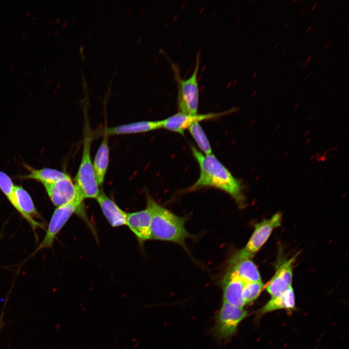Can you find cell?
<instances>
[{
	"instance_id": "6da1fadb",
	"label": "cell",
	"mask_w": 349,
	"mask_h": 349,
	"mask_svg": "<svg viewBox=\"0 0 349 349\" xmlns=\"http://www.w3.org/2000/svg\"><path fill=\"white\" fill-rule=\"evenodd\" d=\"M191 149L199 164L200 173L197 180L188 190L204 187L215 188L229 194L240 207L243 206L245 198L240 181L214 154L204 155L193 146H191Z\"/></svg>"
},
{
	"instance_id": "7a4b0ae2",
	"label": "cell",
	"mask_w": 349,
	"mask_h": 349,
	"mask_svg": "<svg viewBox=\"0 0 349 349\" xmlns=\"http://www.w3.org/2000/svg\"><path fill=\"white\" fill-rule=\"evenodd\" d=\"M147 205L151 211V239L173 242L186 248L190 235L185 227L186 218L178 216L157 203L149 195Z\"/></svg>"
},
{
	"instance_id": "3957f363",
	"label": "cell",
	"mask_w": 349,
	"mask_h": 349,
	"mask_svg": "<svg viewBox=\"0 0 349 349\" xmlns=\"http://www.w3.org/2000/svg\"><path fill=\"white\" fill-rule=\"evenodd\" d=\"M81 162L75 177V185L85 198H95L100 193L91 157L93 135L89 125L85 127Z\"/></svg>"
},
{
	"instance_id": "277c9868",
	"label": "cell",
	"mask_w": 349,
	"mask_h": 349,
	"mask_svg": "<svg viewBox=\"0 0 349 349\" xmlns=\"http://www.w3.org/2000/svg\"><path fill=\"white\" fill-rule=\"evenodd\" d=\"M200 64V55H197L196 63L191 75L187 79H182L175 65H173L175 81L177 84V102L179 111L183 113L198 114L199 89L198 73Z\"/></svg>"
},
{
	"instance_id": "5b68a950",
	"label": "cell",
	"mask_w": 349,
	"mask_h": 349,
	"mask_svg": "<svg viewBox=\"0 0 349 349\" xmlns=\"http://www.w3.org/2000/svg\"><path fill=\"white\" fill-rule=\"evenodd\" d=\"M282 220V214L277 213L270 219L255 224L254 232L248 243L231 257L228 262V267L241 260L252 258L267 241L273 229L281 225Z\"/></svg>"
},
{
	"instance_id": "8992f818",
	"label": "cell",
	"mask_w": 349,
	"mask_h": 349,
	"mask_svg": "<svg viewBox=\"0 0 349 349\" xmlns=\"http://www.w3.org/2000/svg\"><path fill=\"white\" fill-rule=\"evenodd\" d=\"M84 199L82 193L77 188L76 196L72 201L56 208L50 220L46 235L32 255L41 249L52 247L56 235L72 214L80 207Z\"/></svg>"
},
{
	"instance_id": "52a82bcc",
	"label": "cell",
	"mask_w": 349,
	"mask_h": 349,
	"mask_svg": "<svg viewBox=\"0 0 349 349\" xmlns=\"http://www.w3.org/2000/svg\"><path fill=\"white\" fill-rule=\"evenodd\" d=\"M247 316L243 308L236 307L223 301L216 316L213 331L221 339H227L236 333L239 323Z\"/></svg>"
},
{
	"instance_id": "ba28073f",
	"label": "cell",
	"mask_w": 349,
	"mask_h": 349,
	"mask_svg": "<svg viewBox=\"0 0 349 349\" xmlns=\"http://www.w3.org/2000/svg\"><path fill=\"white\" fill-rule=\"evenodd\" d=\"M8 200L33 229L35 230L37 227L44 228L43 224L38 222L33 219L34 217H41L31 196L23 188L19 186H15L13 193Z\"/></svg>"
},
{
	"instance_id": "9c48e42d",
	"label": "cell",
	"mask_w": 349,
	"mask_h": 349,
	"mask_svg": "<svg viewBox=\"0 0 349 349\" xmlns=\"http://www.w3.org/2000/svg\"><path fill=\"white\" fill-rule=\"evenodd\" d=\"M235 109L218 113L197 114L190 115L178 112L162 120V127L170 131L184 135L186 129L195 122L218 118L222 115L232 112Z\"/></svg>"
},
{
	"instance_id": "30bf717a",
	"label": "cell",
	"mask_w": 349,
	"mask_h": 349,
	"mask_svg": "<svg viewBox=\"0 0 349 349\" xmlns=\"http://www.w3.org/2000/svg\"><path fill=\"white\" fill-rule=\"evenodd\" d=\"M43 185L51 201L57 207L72 201L77 191V187L69 175L54 183Z\"/></svg>"
},
{
	"instance_id": "8fae6325",
	"label": "cell",
	"mask_w": 349,
	"mask_h": 349,
	"mask_svg": "<svg viewBox=\"0 0 349 349\" xmlns=\"http://www.w3.org/2000/svg\"><path fill=\"white\" fill-rule=\"evenodd\" d=\"M151 211L148 206L144 209L127 213L126 225L142 243L151 239Z\"/></svg>"
},
{
	"instance_id": "7c38bea8",
	"label": "cell",
	"mask_w": 349,
	"mask_h": 349,
	"mask_svg": "<svg viewBox=\"0 0 349 349\" xmlns=\"http://www.w3.org/2000/svg\"><path fill=\"white\" fill-rule=\"evenodd\" d=\"M245 283L238 277L226 273L221 282L223 301L243 308L245 304L242 299V291Z\"/></svg>"
},
{
	"instance_id": "4fadbf2b",
	"label": "cell",
	"mask_w": 349,
	"mask_h": 349,
	"mask_svg": "<svg viewBox=\"0 0 349 349\" xmlns=\"http://www.w3.org/2000/svg\"><path fill=\"white\" fill-rule=\"evenodd\" d=\"M96 200L104 216L113 227L126 225L127 213L110 198L103 191H100Z\"/></svg>"
},
{
	"instance_id": "5bb4252c",
	"label": "cell",
	"mask_w": 349,
	"mask_h": 349,
	"mask_svg": "<svg viewBox=\"0 0 349 349\" xmlns=\"http://www.w3.org/2000/svg\"><path fill=\"white\" fill-rule=\"evenodd\" d=\"M162 127V120L142 121L104 129L103 134L108 136L146 132Z\"/></svg>"
},
{
	"instance_id": "9a60e30c",
	"label": "cell",
	"mask_w": 349,
	"mask_h": 349,
	"mask_svg": "<svg viewBox=\"0 0 349 349\" xmlns=\"http://www.w3.org/2000/svg\"><path fill=\"white\" fill-rule=\"evenodd\" d=\"M109 136L103 134V138L95 154L93 163L96 180L99 186L104 182L109 162Z\"/></svg>"
},
{
	"instance_id": "2e32d148",
	"label": "cell",
	"mask_w": 349,
	"mask_h": 349,
	"mask_svg": "<svg viewBox=\"0 0 349 349\" xmlns=\"http://www.w3.org/2000/svg\"><path fill=\"white\" fill-rule=\"evenodd\" d=\"M226 273L236 276L246 283L261 281L257 267L250 259L241 260L228 267Z\"/></svg>"
},
{
	"instance_id": "e0dca14e",
	"label": "cell",
	"mask_w": 349,
	"mask_h": 349,
	"mask_svg": "<svg viewBox=\"0 0 349 349\" xmlns=\"http://www.w3.org/2000/svg\"><path fill=\"white\" fill-rule=\"evenodd\" d=\"M295 307V294L292 286L283 294L270 300L261 309V312L265 314L279 309H294Z\"/></svg>"
},
{
	"instance_id": "ac0fdd59",
	"label": "cell",
	"mask_w": 349,
	"mask_h": 349,
	"mask_svg": "<svg viewBox=\"0 0 349 349\" xmlns=\"http://www.w3.org/2000/svg\"><path fill=\"white\" fill-rule=\"evenodd\" d=\"M30 173L21 176L24 179H32L41 182L43 185L54 183L62 178L69 176L63 172L49 168L36 169L27 165Z\"/></svg>"
},
{
	"instance_id": "d6986e66",
	"label": "cell",
	"mask_w": 349,
	"mask_h": 349,
	"mask_svg": "<svg viewBox=\"0 0 349 349\" xmlns=\"http://www.w3.org/2000/svg\"><path fill=\"white\" fill-rule=\"evenodd\" d=\"M188 129L204 154L206 155L212 154V148L210 143L199 122L193 123Z\"/></svg>"
},
{
	"instance_id": "ffe728a7",
	"label": "cell",
	"mask_w": 349,
	"mask_h": 349,
	"mask_svg": "<svg viewBox=\"0 0 349 349\" xmlns=\"http://www.w3.org/2000/svg\"><path fill=\"white\" fill-rule=\"evenodd\" d=\"M264 288V285L262 281L246 283L242 291V299L245 305L255 300Z\"/></svg>"
},
{
	"instance_id": "44dd1931",
	"label": "cell",
	"mask_w": 349,
	"mask_h": 349,
	"mask_svg": "<svg viewBox=\"0 0 349 349\" xmlns=\"http://www.w3.org/2000/svg\"><path fill=\"white\" fill-rule=\"evenodd\" d=\"M14 185L9 176L0 171V190L9 199L13 191Z\"/></svg>"
},
{
	"instance_id": "7402d4cb",
	"label": "cell",
	"mask_w": 349,
	"mask_h": 349,
	"mask_svg": "<svg viewBox=\"0 0 349 349\" xmlns=\"http://www.w3.org/2000/svg\"><path fill=\"white\" fill-rule=\"evenodd\" d=\"M4 308L5 306L3 307V309L2 310L0 315V331L5 325V323L3 320L4 316Z\"/></svg>"
},
{
	"instance_id": "603a6c76",
	"label": "cell",
	"mask_w": 349,
	"mask_h": 349,
	"mask_svg": "<svg viewBox=\"0 0 349 349\" xmlns=\"http://www.w3.org/2000/svg\"><path fill=\"white\" fill-rule=\"evenodd\" d=\"M312 57V56L311 55L308 58V59L307 60V61L304 63L303 66H306V65L308 63V62L311 59Z\"/></svg>"
},
{
	"instance_id": "cb8c5ba5",
	"label": "cell",
	"mask_w": 349,
	"mask_h": 349,
	"mask_svg": "<svg viewBox=\"0 0 349 349\" xmlns=\"http://www.w3.org/2000/svg\"><path fill=\"white\" fill-rule=\"evenodd\" d=\"M30 14H31V12H30V11H28L27 12V13H26V16H29L30 15Z\"/></svg>"
},
{
	"instance_id": "d4e9b609",
	"label": "cell",
	"mask_w": 349,
	"mask_h": 349,
	"mask_svg": "<svg viewBox=\"0 0 349 349\" xmlns=\"http://www.w3.org/2000/svg\"><path fill=\"white\" fill-rule=\"evenodd\" d=\"M22 37H23V38H24V39H26V38L28 37V35H27V34H24V35L22 36Z\"/></svg>"
},
{
	"instance_id": "484cf974",
	"label": "cell",
	"mask_w": 349,
	"mask_h": 349,
	"mask_svg": "<svg viewBox=\"0 0 349 349\" xmlns=\"http://www.w3.org/2000/svg\"><path fill=\"white\" fill-rule=\"evenodd\" d=\"M316 6H317V4H315V5L311 8V10H313L315 8Z\"/></svg>"
},
{
	"instance_id": "4316f807",
	"label": "cell",
	"mask_w": 349,
	"mask_h": 349,
	"mask_svg": "<svg viewBox=\"0 0 349 349\" xmlns=\"http://www.w3.org/2000/svg\"><path fill=\"white\" fill-rule=\"evenodd\" d=\"M14 64H11V65H10V69H13V68L14 67Z\"/></svg>"
},
{
	"instance_id": "83f0119b",
	"label": "cell",
	"mask_w": 349,
	"mask_h": 349,
	"mask_svg": "<svg viewBox=\"0 0 349 349\" xmlns=\"http://www.w3.org/2000/svg\"><path fill=\"white\" fill-rule=\"evenodd\" d=\"M311 28V26H309V28L306 30V32H308Z\"/></svg>"
},
{
	"instance_id": "f1b7e54d",
	"label": "cell",
	"mask_w": 349,
	"mask_h": 349,
	"mask_svg": "<svg viewBox=\"0 0 349 349\" xmlns=\"http://www.w3.org/2000/svg\"><path fill=\"white\" fill-rule=\"evenodd\" d=\"M329 44H330V43H329V42H328V43L327 44V45H325V48H326L327 47V46H328V45H329Z\"/></svg>"
},
{
	"instance_id": "f546056e",
	"label": "cell",
	"mask_w": 349,
	"mask_h": 349,
	"mask_svg": "<svg viewBox=\"0 0 349 349\" xmlns=\"http://www.w3.org/2000/svg\"><path fill=\"white\" fill-rule=\"evenodd\" d=\"M289 24V22H288L286 25L285 26L286 28L288 26V25Z\"/></svg>"
},
{
	"instance_id": "4dcf8cb0",
	"label": "cell",
	"mask_w": 349,
	"mask_h": 349,
	"mask_svg": "<svg viewBox=\"0 0 349 349\" xmlns=\"http://www.w3.org/2000/svg\"><path fill=\"white\" fill-rule=\"evenodd\" d=\"M304 9H305V8H303V10H301V13H302V12H303V10H304Z\"/></svg>"
},
{
	"instance_id": "1f68e13d",
	"label": "cell",
	"mask_w": 349,
	"mask_h": 349,
	"mask_svg": "<svg viewBox=\"0 0 349 349\" xmlns=\"http://www.w3.org/2000/svg\"><path fill=\"white\" fill-rule=\"evenodd\" d=\"M50 33H51V31H49V32H48V35H49Z\"/></svg>"
},
{
	"instance_id": "d6a6232c",
	"label": "cell",
	"mask_w": 349,
	"mask_h": 349,
	"mask_svg": "<svg viewBox=\"0 0 349 349\" xmlns=\"http://www.w3.org/2000/svg\"><path fill=\"white\" fill-rule=\"evenodd\" d=\"M278 45H279V44H278V43L277 44V45H276V47H275V48H276L277 47V46H278Z\"/></svg>"
},
{
	"instance_id": "836d02e7",
	"label": "cell",
	"mask_w": 349,
	"mask_h": 349,
	"mask_svg": "<svg viewBox=\"0 0 349 349\" xmlns=\"http://www.w3.org/2000/svg\"><path fill=\"white\" fill-rule=\"evenodd\" d=\"M31 94H32V92H30V93H29V95H31Z\"/></svg>"
},
{
	"instance_id": "e575fe53",
	"label": "cell",
	"mask_w": 349,
	"mask_h": 349,
	"mask_svg": "<svg viewBox=\"0 0 349 349\" xmlns=\"http://www.w3.org/2000/svg\"><path fill=\"white\" fill-rule=\"evenodd\" d=\"M9 36V33L7 34V36Z\"/></svg>"
},
{
	"instance_id": "d590c367",
	"label": "cell",
	"mask_w": 349,
	"mask_h": 349,
	"mask_svg": "<svg viewBox=\"0 0 349 349\" xmlns=\"http://www.w3.org/2000/svg\"><path fill=\"white\" fill-rule=\"evenodd\" d=\"M49 81H50L49 80L48 81V84H49Z\"/></svg>"
}]
</instances>
